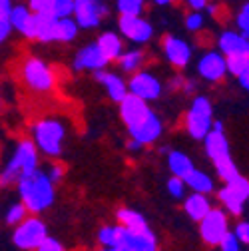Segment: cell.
I'll use <instances>...</instances> for the list:
<instances>
[{"instance_id":"cell-1","label":"cell","mask_w":249,"mask_h":251,"mask_svg":"<svg viewBox=\"0 0 249 251\" xmlns=\"http://www.w3.org/2000/svg\"><path fill=\"white\" fill-rule=\"evenodd\" d=\"M18 192L28 211L40 213L54 201V181L46 172L34 170L18 179Z\"/></svg>"},{"instance_id":"cell-2","label":"cell","mask_w":249,"mask_h":251,"mask_svg":"<svg viewBox=\"0 0 249 251\" xmlns=\"http://www.w3.org/2000/svg\"><path fill=\"white\" fill-rule=\"evenodd\" d=\"M38 166V155H36V148L32 142H20L14 150V155L12 160L8 162V166L4 168L2 172V177H0V181H2V185H8L10 181H18L22 176L34 172Z\"/></svg>"},{"instance_id":"cell-3","label":"cell","mask_w":249,"mask_h":251,"mask_svg":"<svg viewBox=\"0 0 249 251\" xmlns=\"http://www.w3.org/2000/svg\"><path fill=\"white\" fill-rule=\"evenodd\" d=\"M185 126L194 140H205V136L213 130V120H211V104L207 98L199 96L194 100L188 118H185Z\"/></svg>"},{"instance_id":"cell-4","label":"cell","mask_w":249,"mask_h":251,"mask_svg":"<svg viewBox=\"0 0 249 251\" xmlns=\"http://www.w3.org/2000/svg\"><path fill=\"white\" fill-rule=\"evenodd\" d=\"M34 140L36 146L46 153V155H60L62 151V140H64V126L58 120H42L34 128Z\"/></svg>"},{"instance_id":"cell-5","label":"cell","mask_w":249,"mask_h":251,"mask_svg":"<svg viewBox=\"0 0 249 251\" xmlns=\"http://www.w3.org/2000/svg\"><path fill=\"white\" fill-rule=\"evenodd\" d=\"M46 237H48V229L44 222H40L36 217H30V219H24L16 227L12 241L20 249H38Z\"/></svg>"},{"instance_id":"cell-6","label":"cell","mask_w":249,"mask_h":251,"mask_svg":"<svg viewBox=\"0 0 249 251\" xmlns=\"http://www.w3.org/2000/svg\"><path fill=\"white\" fill-rule=\"evenodd\" d=\"M249 200V181L237 176L231 181H225V187L220 192V201L231 215H241L243 203Z\"/></svg>"},{"instance_id":"cell-7","label":"cell","mask_w":249,"mask_h":251,"mask_svg":"<svg viewBox=\"0 0 249 251\" xmlns=\"http://www.w3.org/2000/svg\"><path fill=\"white\" fill-rule=\"evenodd\" d=\"M227 233V217L222 209H211L199 222V235L209 245H220Z\"/></svg>"},{"instance_id":"cell-8","label":"cell","mask_w":249,"mask_h":251,"mask_svg":"<svg viewBox=\"0 0 249 251\" xmlns=\"http://www.w3.org/2000/svg\"><path fill=\"white\" fill-rule=\"evenodd\" d=\"M22 76H24L26 84L36 92H50L54 86V76H52L50 68L38 58H28L24 62Z\"/></svg>"},{"instance_id":"cell-9","label":"cell","mask_w":249,"mask_h":251,"mask_svg":"<svg viewBox=\"0 0 249 251\" xmlns=\"http://www.w3.org/2000/svg\"><path fill=\"white\" fill-rule=\"evenodd\" d=\"M146 102L148 100L136 96V94H128V96L120 102V116H122L124 122H126L128 128H132V126H138L140 122H144L151 114V110L148 108Z\"/></svg>"},{"instance_id":"cell-10","label":"cell","mask_w":249,"mask_h":251,"mask_svg":"<svg viewBox=\"0 0 249 251\" xmlns=\"http://www.w3.org/2000/svg\"><path fill=\"white\" fill-rule=\"evenodd\" d=\"M76 22L82 28H96L106 14L100 0H76Z\"/></svg>"},{"instance_id":"cell-11","label":"cell","mask_w":249,"mask_h":251,"mask_svg":"<svg viewBox=\"0 0 249 251\" xmlns=\"http://www.w3.org/2000/svg\"><path fill=\"white\" fill-rule=\"evenodd\" d=\"M130 94H136L144 100H158L162 94V84L149 72H140L130 80Z\"/></svg>"},{"instance_id":"cell-12","label":"cell","mask_w":249,"mask_h":251,"mask_svg":"<svg viewBox=\"0 0 249 251\" xmlns=\"http://www.w3.org/2000/svg\"><path fill=\"white\" fill-rule=\"evenodd\" d=\"M162 130H164V128H162V120L155 116L153 112H151L144 122H140L138 126H132V128H128L130 136H132L134 140L142 142V144H153L155 140L162 136Z\"/></svg>"},{"instance_id":"cell-13","label":"cell","mask_w":249,"mask_h":251,"mask_svg":"<svg viewBox=\"0 0 249 251\" xmlns=\"http://www.w3.org/2000/svg\"><path fill=\"white\" fill-rule=\"evenodd\" d=\"M108 58H106V54L102 52V48L98 46V42L96 44H92V46H86V48H82L78 54H76V58H74V68H78V70H102L106 64H108Z\"/></svg>"},{"instance_id":"cell-14","label":"cell","mask_w":249,"mask_h":251,"mask_svg":"<svg viewBox=\"0 0 249 251\" xmlns=\"http://www.w3.org/2000/svg\"><path fill=\"white\" fill-rule=\"evenodd\" d=\"M120 30L134 42H148L151 38V26L142 20L140 16H130V14H122L120 16Z\"/></svg>"},{"instance_id":"cell-15","label":"cell","mask_w":249,"mask_h":251,"mask_svg":"<svg viewBox=\"0 0 249 251\" xmlns=\"http://www.w3.org/2000/svg\"><path fill=\"white\" fill-rule=\"evenodd\" d=\"M198 72L209 80V82H217L222 80L227 72V60L225 56H222L220 52H209L205 54L201 60H199V66H198Z\"/></svg>"},{"instance_id":"cell-16","label":"cell","mask_w":249,"mask_h":251,"mask_svg":"<svg viewBox=\"0 0 249 251\" xmlns=\"http://www.w3.org/2000/svg\"><path fill=\"white\" fill-rule=\"evenodd\" d=\"M203 142H205V151H207V155L211 158L213 164L231 158L229 155V144H227V138H225L224 130H211L205 136Z\"/></svg>"},{"instance_id":"cell-17","label":"cell","mask_w":249,"mask_h":251,"mask_svg":"<svg viewBox=\"0 0 249 251\" xmlns=\"http://www.w3.org/2000/svg\"><path fill=\"white\" fill-rule=\"evenodd\" d=\"M164 52H166L168 60L177 68L188 66V62L192 58V50H190L188 42H183L175 36H166L164 38Z\"/></svg>"},{"instance_id":"cell-18","label":"cell","mask_w":249,"mask_h":251,"mask_svg":"<svg viewBox=\"0 0 249 251\" xmlns=\"http://www.w3.org/2000/svg\"><path fill=\"white\" fill-rule=\"evenodd\" d=\"M12 26L18 28L26 38H36V14H32L26 6L12 8Z\"/></svg>"},{"instance_id":"cell-19","label":"cell","mask_w":249,"mask_h":251,"mask_svg":"<svg viewBox=\"0 0 249 251\" xmlns=\"http://www.w3.org/2000/svg\"><path fill=\"white\" fill-rule=\"evenodd\" d=\"M96 78L104 84L108 96L114 100V102H122L124 98L128 96V86L124 84V80L116 74H110V72H102V70H96Z\"/></svg>"},{"instance_id":"cell-20","label":"cell","mask_w":249,"mask_h":251,"mask_svg":"<svg viewBox=\"0 0 249 251\" xmlns=\"http://www.w3.org/2000/svg\"><path fill=\"white\" fill-rule=\"evenodd\" d=\"M220 50L225 56L231 54H249V38L237 32H224L220 36Z\"/></svg>"},{"instance_id":"cell-21","label":"cell","mask_w":249,"mask_h":251,"mask_svg":"<svg viewBox=\"0 0 249 251\" xmlns=\"http://www.w3.org/2000/svg\"><path fill=\"white\" fill-rule=\"evenodd\" d=\"M34 14H36V38L42 42L56 40L58 16H54L52 12H34Z\"/></svg>"},{"instance_id":"cell-22","label":"cell","mask_w":249,"mask_h":251,"mask_svg":"<svg viewBox=\"0 0 249 251\" xmlns=\"http://www.w3.org/2000/svg\"><path fill=\"white\" fill-rule=\"evenodd\" d=\"M185 213H188L192 219H196V222H201V219L211 211V205L205 198V194H199L196 192L194 196H190L188 200H185Z\"/></svg>"},{"instance_id":"cell-23","label":"cell","mask_w":249,"mask_h":251,"mask_svg":"<svg viewBox=\"0 0 249 251\" xmlns=\"http://www.w3.org/2000/svg\"><path fill=\"white\" fill-rule=\"evenodd\" d=\"M168 164H170L172 174L177 176V177H183V179L196 170L194 164H192V160L185 153H181V151H172L170 158H168Z\"/></svg>"},{"instance_id":"cell-24","label":"cell","mask_w":249,"mask_h":251,"mask_svg":"<svg viewBox=\"0 0 249 251\" xmlns=\"http://www.w3.org/2000/svg\"><path fill=\"white\" fill-rule=\"evenodd\" d=\"M118 219L122 226H126L130 229H136V231H144V229H149L148 227V222L144 219L142 213L134 211V209H120L118 211Z\"/></svg>"},{"instance_id":"cell-25","label":"cell","mask_w":249,"mask_h":251,"mask_svg":"<svg viewBox=\"0 0 249 251\" xmlns=\"http://www.w3.org/2000/svg\"><path fill=\"white\" fill-rule=\"evenodd\" d=\"M98 46L102 48V52L106 54L108 60H116V58L122 56V42H120V38H118L116 34H112V32L102 34V36L98 38Z\"/></svg>"},{"instance_id":"cell-26","label":"cell","mask_w":249,"mask_h":251,"mask_svg":"<svg viewBox=\"0 0 249 251\" xmlns=\"http://www.w3.org/2000/svg\"><path fill=\"white\" fill-rule=\"evenodd\" d=\"M185 183H188L194 192H199V194H209L213 190V181L207 174L199 172V170H194L188 177H185Z\"/></svg>"},{"instance_id":"cell-27","label":"cell","mask_w":249,"mask_h":251,"mask_svg":"<svg viewBox=\"0 0 249 251\" xmlns=\"http://www.w3.org/2000/svg\"><path fill=\"white\" fill-rule=\"evenodd\" d=\"M76 22H72L70 18H58V24H56V40L60 42H70L76 38Z\"/></svg>"},{"instance_id":"cell-28","label":"cell","mask_w":249,"mask_h":251,"mask_svg":"<svg viewBox=\"0 0 249 251\" xmlns=\"http://www.w3.org/2000/svg\"><path fill=\"white\" fill-rule=\"evenodd\" d=\"M142 62H144V54L138 50H132L120 56V66L124 72H136L142 66Z\"/></svg>"},{"instance_id":"cell-29","label":"cell","mask_w":249,"mask_h":251,"mask_svg":"<svg viewBox=\"0 0 249 251\" xmlns=\"http://www.w3.org/2000/svg\"><path fill=\"white\" fill-rule=\"evenodd\" d=\"M0 12H2V20H0V38L6 40L10 28H12V6H10V0H0Z\"/></svg>"},{"instance_id":"cell-30","label":"cell","mask_w":249,"mask_h":251,"mask_svg":"<svg viewBox=\"0 0 249 251\" xmlns=\"http://www.w3.org/2000/svg\"><path fill=\"white\" fill-rule=\"evenodd\" d=\"M225 60H227V72H231L237 78L249 66V54H231V56H225Z\"/></svg>"},{"instance_id":"cell-31","label":"cell","mask_w":249,"mask_h":251,"mask_svg":"<svg viewBox=\"0 0 249 251\" xmlns=\"http://www.w3.org/2000/svg\"><path fill=\"white\" fill-rule=\"evenodd\" d=\"M142 8H144V0H118V10L122 14L140 16Z\"/></svg>"},{"instance_id":"cell-32","label":"cell","mask_w":249,"mask_h":251,"mask_svg":"<svg viewBox=\"0 0 249 251\" xmlns=\"http://www.w3.org/2000/svg\"><path fill=\"white\" fill-rule=\"evenodd\" d=\"M74 12H76V0H56V4H54V16L68 18Z\"/></svg>"},{"instance_id":"cell-33","label":"cell","mask_w":249,"mask_h":251,"mask_svg":"<svg viewBox=\"0 0 249 251\" xmlns=\"http://www.w3.org/2000/svg\"><path fill=\"white\" fill-rule=\"evenodd\" d=\"M26 205H24V201L22 203H14L10 209H8V213H6V224H10V226H14V224H22L24 222V217H26Z\"/></svg>"},{"instance_id":"cell-34","label":"cell","mask_w":249,"mask_h":251,"mask_svg":"<svg viewBox=\"0 0 249 251\" xmlns=\"http://www.w3.org/2000/svg\"><path fill=\"white\" fill-rule=\"evenodd\" d=\"M168 192H170L174 198H183V192H185V179L174 176V177L168 181Z\"/></svg>"},{"instance_id":"cell-35","label":"cell","mask_w":249,"mask_h":251,"mask_svg":"<svg viewBox=\"0 0 249 251\" xmlns=\"http://www.w3.org/2000/svg\"><path fill=\"white\" fill-rule=\"evenodd\" d=\"M56 0H30V10L32 12H52L54 14Z\"/></svg>"},{"instance_id":"cell-36","label":"cell","mask_w":249,"mask_h":251,"mask_svg":"<svg viewBox=\"0 0 249 251\" xmlns=\"http://www.w3.org/2000/svg\"><path fill=\"white\" fill-rule=\"evenodd\" d=\"M239 243H241V239L235 235V231L231 233H227L225 237H224V241L220 243V247H222V251H239Z\"/></svg>"},{"instance_id":"cell-37","label":"cell","mask_w":249,"mask_h":251,"mask_svg":"<svg viewBox=\"0 0 249 251\" xmlns=\"http://www.w3.org/2000/svg\"><path fill=\"white\" fill-rule=\"evenodd\" d=\"M237 24H239V28H241L243 34H249V2L241 8V12H239V16H237Z\"/></svg>"},{"instance_id":"cell-38","label":"cell","mask_w":249,"mask_h":251,"mask_svg":"<svg viewBox=\"0 0 249 251\" xmlns=\"http://www.w3.org/2000/svg\"><path fill=\"white\" fill-rule=\"evenodd\" d=\"M38 251H66V249H64V245H62L60 241H56L52 237H46L42 241V245L38 247Z\"/></svg>"},{"instance_id":"cell-39","label":"cell","mask_w":249,"mask_h":251,"mask_svg":"<svg viewBox=\"0 0 249 251\" xmlns=\"http://www.w3.org/2000/svg\"><path fill=\"white\" fill-rule=\"evenodd\" d=\"M201 24H203V16L198 14V12H194V14H190L188 18H185V26H188V30H194V32L201 28Z\"/></svg>"},{"instance_id":"cell-40","label":"cell","mask_w":249,"mask_h":251,"mask_svg":"<svg viewBox=\"0 0 249 251\" xmlns=\"http://www.w3.org/2000/svg\"><path fill=\"white\" fill-rule=\"evenodd\" d=\"M235 235L241 239V243H249V224H247V222L239 224V226L235 227Z\"/></svg>"},{"instance_id":"cell-41","label":"cell","mask_w":249,"mask_h":251,"mask_svg":"<svg viewBox=\"0 0 249 251\" xmlns=\"http://www.w3.org/2000/svg\"><path fill=\"white\" fill-rule=\"evenodd\" d=\"M239 84H241L245 90H249V66L239 74Z\"/></svg>"},{"instance_id":"cell-42","label":"cell","mask_w":249,"mask_h":251,"mask_svg":"<svg viewBox=\"0 0 249 251\" xmlns=\"http://www.w3.org/2000/svg\"><path fill=\"white\" fill-rule=\"evenodd\" d=\"M48 176H50V179H52L54 183H56V181H60V177H62V168H60V166H54V168L50 170V174H48Z\"/></svg>"},{"instance_id":"cell-43","label":"cell","mask_w":249,"mask_h":251,"mask_svg":"<svg viewBox=\"0 0 249 251\" xmlns=\"http://www.w3.org/2000/svg\"><path fill=\"white\" fill-rule=\"evenodd\" d=\"M188 2H190V6L194 10H201V8L207 6V0H188Z\"/></svg>"},{"instance_id":"cell-44","label":"cell","mask_w":249,"mask_h":251,"mask_svg":"<svg viewBox=\"0 0 249 251\" xmlns=\"http://www.w3.org/2000/svg\"><path fill=\"white\" fill-rule=\"evenodd\" d=\"M102 251H138V249H132V247H122V245H116V247H102ZM151 251H158V249H151Z\"/></svg>"},{"instance_id":"cell-45","label":"cell","mask_w":249,"mask_h":251,"mask_svg":"<svg viewBox=\"0 0 249 251\" xmlns=\"http://www.w3.org/2000/svg\"><path fill=\"white\" fill-rule=\"evenodd\" d=\"M213 130H224V124L222 122H213Z\"/></svg>"},{"instance_id":"cell-46","label":"cell","mask_w":249,"mask_h":251,"mask_svg":"<svg viewBox=\"0 0 249 251\" xmlns=\"http://www.w3.org/2000/svg\"><path fill=\"white\" fill-rule=\"evenodd\" d=\"M168 2H172V0H155V4H168Z\"/></svg>"},{"instance_id":"cell-47","label":"cell","mask_w":249,"mask_h":251,"mask_svg":"<svg viewBox=\"0 0 249 251\" xmlns=\"http://www.w3.org/2000/svg\"><path fill=\"white\" fill-rule=\"evenodd\" d=\"M245 36H247V38H249V34H245Z\"/></svg>"}]
</instances>
